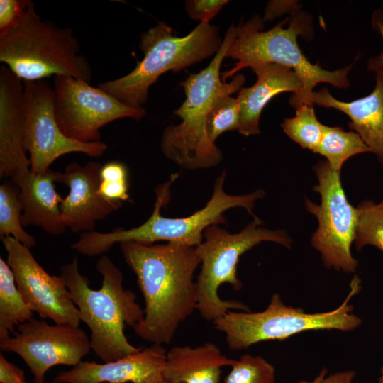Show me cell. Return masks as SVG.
Returning a JSON list of instances; mask_svg holds the SVG:
<instances>
[{
  "label": "cell",
  "instance_id": "1",
  "mask_svg": "<svg viewBox=\"0 0 383 383\" xmlns=\"http://www.w3.org/2000/svg\"><path fill=\"white\" fill-rule=\"evenodd\" d=\"M120 247L144 298V316L133 328L135 334L152 344H169L180 323L197 308L194 277L200 259L196 247L135 241Z\"/></svg>",
  "mask_w": 383,
  "mask_h": 383
},
{
  "label": "cell",
  "instance_id": "2",
  "mask_svg": "<svg viewBox=\"0 0 383 383\" xmlns=\"http://www.w3.org/2000/svg\"><path fill=\"white\" fill-rule=\"evenodd\" d=\"M311 21L303 12L293 14L271 29L263 31V19L255 16L235 26L234 38L226 57L237 60L233 68L221 73V79L233 78L239 71L267 64H277L292 69L301 78L303 89L298 96H292L290 105L298 109L311 102L313 89L319 83H328L335 87L347 88L348 74L352 65L334 71L323 69L309 61L297 43V37H309Z\"/></svg>",
  "mask_w": 383,
  "mask_h": 383
},
{
  "label": "cell",
  "instance_id": "3",
  "mask_svg": "<svg viewBox=\"0 0 383 383\" xmlns=\"http://www.w3.org/2000/svg\"><path fill=\"white\" fill-rule=\"evenodd\" d=\"M102 276L99 289L89 287L87 277L79 269L77 257L60 268L73 301L79 309L80 320L91 331V347L104 362H111L141 350L129 343L124 332L126 326L134 328L144 316L136 296L123 287V275L106 255L96 262Z\"/></svg>",
  "mask_w": 383,
  "mask_h": 383
},
{
  "label": "cell",
  "instance_id": "4",
  "mask_svg": "<svg viewBox=\"0 0 383 383\" xmlns=\"http://www.w3.org/2000/svg\"><path fill=\"white\" fill-rule=\"evenodd\" d=\"M235 32V26L232 24L209 65L198 73L189 74L180 83L186 99L174 111V114L182 122L164 129L160 148L166 157L183 168H209L222 160L220 149L208 137L206 121L216 103L223 96L238 92L245 81L244 75L237 74L228 83L222 81L220 74L221 64Z\"/></svg>",
  "mask_w": 383,
  "mask_h": 383
},
{
  "label": "cell",
  "instance_id": "5",
  "mask_svg": "<svg viewBox=\"0 0 383 383\" xmlns=\"http://www.w3.org/2000/svg\"><path fill=\"white\" fill-rule=\"evenodd\" d=\"M226 175L223 172L216 179L213 194L204 207L187 217H165L160 210L169 201L170 187L177 177L174 175L170 182L156 189L153 211L143 223L130 229L116 228L108 233L83 232L72 245V249L79 254L93 257L108 252L116 243L127 241L152 244L162 240L196 247L203 241L204 232L208 227L225 223V211L242 207L253 216L252 211L255 201L265 195L262 190L245 195L228 194L223 190Z\"/></svg>",
  "mask_w": 383,
  "mask_h": 383
},
{
  "label": "cell",
  "instance_id": "6",
  "mask_svg": "<svg viewBox=\"0 0 383 383\" xmlns=\"http://www.w3.org/2000/svg\"><path fill=\"white\" fill-rule=\"evenodd\" d=\"M0 62L23 81L65 75L90 83L92 77L73 30L43 21L31 0L21 19L0 35Z\"/></svg>",
  "mask_w": 383,
  "mask_h": 383
},
{
  "label": "cell",
  "instance_id": "7",
  "mask_svg": "<svg viewBox=\"0 0 383 383\" xmlns=\"http://www.w3.org/2000/svg\"><path fill=\"white\" fill-rule=\"evenodd\" d=\"M222 43L218 28L209 23L200 22L189 34L178 37L171 27L159 22L141 34L143 58L135 67L98 87L128 106L143 108L150 87L162 74L180 72L215 55Z\"/></svg>",
  "mask_w": 383,
  "mask_h": 383
},
{
  "label": "cell",
  "instance_id": "8",
  "mask_svg": "<svg viewBox=\"0 0 383 383\" xmlns=\"http://www.w3.org/2000/svg\"><path fill=\"white\" fill-rule=\"evenodd\" d=\"M350 287L345 299L331 311L306 313L301 308L286 305L279 294H274L262 311L231 310L212 323L225 335L231 350H244L262 341L283 340L307 331H350L362 324V320L353 313V305L349 304L361 289L358 277L352 279Z\"/></svg>",
  "mask_w": 383,
  "mask_h": 383
},
{
  "label": "cell",
  "instance_id": "9",
  "mask_svg": "<svg viewBox=\"0 0 383 383\" xmlns=\"http://www.w3.org/2000/svg\"><path fill=\"white\" fill-rule=\"evenodd\" d=\"M261 223V220L254 216L253 221L238 233H231L218 225L204 231L203 241L196 246V251L201 264L196 279V310L205 320L213 322L231 310L249 311V307L243 302L223 300L218 294L223 284H229L236 291L242 288L237 275L242 255L265 241L290 247L292 240L286 232L264 228Z\"/></svg>",
  "mask_w": 383,
  "mask_h": 383
},
{
  "label": "cell",
  "instance_id": "10",
  "mask_svg": "<svg viewBox=\"0 0 383 383\" xmlns=\"http://www.w3.org/2000/svg\"><path fill=\"white\" fill-rule=\"evenodd\" d=\"M318 183L313 190L321 195V204L305 200L306 209L315 215L318 227L311 238L312 246L321 253L328 268L354 272L358 262L351 253L358 220V211L348 201L340 172L332 170L327 161L314 167Z\"/></svg>",
  "mask_w": 383,
  "mask_h": 383
},
{
  "label": "cell",
  "instance_id": "11",
  "mask_svg": "<svg viewBox=\"0 0 383 383\" xmlns=\"http://www.w3.org/2000/svg\"><path fill=\"white\" fill-rule=\"evenodd\" d=\"M23 145L30 172L43 173L59 157L79 152L99 157L107 150L103 141L84 143L63 133L54 108L53 88L46 81H23L22 101Z\"/></svg>",
  "mask_w": 383,
  "mask_h": 383
},
{
  "label": "cell",
  "instance_id": "12",
  "mask_svg": "<svg viewBox=\"0 0 383 383\" xmlns=\"http://www.w3.org/2000/svg\"><path fill=\"white\" fill-rule=\"evenodd\" d=\"M54 108L61 131L84 143L101 141L100 129L123 118L140 121L144 107L128 106L99 88L72 77H53Z\"/></svg>",
  "mask_w": 383,
  "mask_h": 383
},
{
  "label": "cell",
  "instance_id": "13",
  "mask_svg": "<svg viewBox=\"0 0 383 383\" xmlns=\"http://www.w3.org/2000/svg\"><path fill=\"white\" fill-rule=\"evenodd\" d=\"M0 348L23 359L34 383H44L53 366L77 365L91 350L90 338L79 326L50 324L34 318L19 325L13 336L0 340Z\"/></svg>",
  "mask_w": 383,
  "mask_h": 383
},
{
  "label": "cell",
  "instance_id": "14",
  "mask_svg": "<svg viewBox=\"0 0 383 383\" xmlns=\"http://www.w3.org/2000/svg\"><path fill=\"white\" fill-rule=\"evenodd\" d=\"M16 286L25 301L43 318L79 326L80 314L61 276L49 274L30 249L11 236L1 239Z\"/></svg>",
  "mask_w": 383,
  "mask_h": 383
},
{
  "label": "cell",
  "instance_id": "15",
  "mask_svg": "<svg viewBox=\"0 0 383 383\" xmlns=\"http://www.w3.org/2000/svg\"><path fill=\"white\" fill-rule=\"evenodd\" d=\"M101 165L95 161L81 165L69 164L62 174L60 183L69 188L60 209L67 228L74 233L94 231L98 221L106 218L122 206V202L104 199L99 193V172Z\"/></svg>",
  "mask_w": 383,
  "mask_h": 383
},
{
  "label": "cell",
  "instance_id": "16",
  "mask_svg": "<svg viewBox=\"0 0 383 383\" xmlns=\"http://www.w3.org/2000/svg\"><path fill=\"white\" fill-rule=\"evenodd\" d=\"M23 81L6 66L0 67V177L18 184L30 173L23 145Z\"/></svg>",
  "mask_w": 383,
  "mask_h": 383
},
{
  "label": "cell",
  "instance_id": "17",
  "mask_svg": "<svg viewBox=\"0 0 383 383\" xmlns=\"http://www.w3.org/2000/svg\"><path fill=\"white\" fill-rule=\"evenodd\" d=\"M166 353L162 345L152 344L111 362L82 361L60 372L50 383H157L162 378Z\"/></svg>",
  "mask_w": 383,
  "mask_h": 383
},
{
  "label": "cell",
  "instance_id": "18",
  "mask_svg": "<svg viewBox=\"0 0 383 383\" xmlns=\"http://www.w3.org/2000/svg\"><path fill=\"white\" fill-rule=\"evenodd\" d=\"M257 82L251 87H242L237 99L240 106V121L238 131L245 136L260 133L261 113L276 95L292 91L298 96L303 89L299 74L292 69L277 64H267L252 69Z\"/></svg>",
  "mask_w": 383,
  "mask_h": 383
},
{
  "label": "cell",
  "instance_id": "19",
  "mask_svg": "<svg viewBox=\"0 0 383 383\" xmlns=\"http://www.w3.org/2000/svg\"><path fill=\"white\" fill-rule=\"evenodd\" d=\"M311 102L346 114L350 119V128L359 134L383 165V74H376L373 91L362 98L350 102L339 101L324 87L313 91Z\"/></svg>",
  "mask_w": 383,
  "mask_h": 383
},
{
  "label": "cell",
  "instance_id": "20",
  "mask_svg": "<svg viewBox=\"0 0 383 383\" xmlns=\"http://www.w3.org/2000/svg\"><path fill=\"white\" fill-rule=\"evenodd\" d=\"M62 174L50 168L40 174L30 172L18 184L23 227H38L53 235L65 232L67 228L60 209L63 198L55 189Z\"/></svg>",
  "mask_w": 383,
  "mask_h": 383
},
{
  "label": "cell",
  "instance_id": "21",
  "mask_svg": "<svg viewBox=\"0 0 383 383\" xmlns=\"http://www.w3.org/2000/svg\"><path fill=\"white\" fill-rule=\"evenodd\" d=\"M234 360L213 343L174 346L167 351L162 377L167 383H219L222 368Z\"/></svg>",
  "mask_w": 383,
  "mask_h": 383
},
{
  "label": "cell",
  "instance_id": "22",
  "mask_svg": "<svg viewBox=\"0 0 383 383\" xmlns=\"http://www.w3.org/2000/svg\"><path fill=\"white\" fill-rule=\"evenodd\" d=\"M33 318L19 292L11 267L0 258V340L10 336L16 326Z\"/></svg>",
  "mask_w": 383,
  "mask_h": 383
},
{
  "label": "cell",
  "instance_id": "23",
  "mask_svg": "<svg viewBox=\"0 0 383 383\" xmlns=\"http://www.w3.org/2000/svg\"><path fill=\"white\" fill-rule=\"evenodd\" d=\"M367 152L370 150L357 133L323 125V138L316 153L324 156L332 170L340 172L350 157Z\"/></svg>",
  "mask_w": 383,
  "mask_h": 383
},
{
  "label": "cell",
  "instance_id": "24",
  "mask_svg": "<svg viewBox=\"0 0 383 383\" xmlns=\"http://www.w3.org/2000/svg\"><path fill=\"white\" fill-rule=\"evenodd\" d=\"M20 190L11 182L0 185V237L11 236L29 249L36 245L34 237L22 224L23 204Z\"/></svg>",
  "mask_w": 383,
  "mask_h": 383
},
{
  "label": "cell",
  "instance_id": "25",
  "mask_svg": "<svg viewBox=\"0 0 383 383\" xmlns=\"http://www.w3.org/2000/svg\"><path fill=\"white\" fill-rule=\"evenodd\" d=\"M281 126L292 140L316 153L323 138V125L317 119L313 105L299 107L295 116L285 118Z\"/></svg>",
  "mask_w": 383,
  "mask_h": 383
},
{
  "label": "cell",
  "instance_id": "26",
  "mask_svg": "<svg viewBox=\"0 0 383 383\" xmlns=\"http://www.w3.org/2000/svg\"><path fill=\"white\" fill-rule=\"evenodd\" d=\"M358 220L354 244L357 250L374 245L383 252V199L378 204L365 201L357 206Z\"/></svg>",
  "mask_w": 383,
  "mask_h": 383
},
{
  "label": "cell",
  "instance_id": "27",
  "mask_svg": "<svg viewBox=\"0 0 383 383\" xmlns=\"http://www.w3.org/2000/svg\"><path fill=\"white\" fill-rule=\"evenodd\" d=\"M224 383H274L275 368L260 355L245 354L234 360Z\"/></svg>",
  "mask_w": 383,
  "mask_h": 383
},
{
  "label": "cell",
  "instance_id": "28",
  "mask_svg": "<svg viewBox=\"0 0 383 383\" xmlns=\"http://www.w3.org/2000/svg\"><path fill=\"white\" fill-rule=\"evenodd\" d=\"M240 121V106L237 98L227 95L221 98L209 113L206 121V133L215 143L223 132L238 130Z\"/></svg>",
  "mask_w": 383,
  "mask_h": 383
},
{
  "label": "cell",
  "instance_id": "29",
  "mask_svg": "<svg viewBox=\"0 0 383 383\" xmlns=\"http://www.w3.org/2000/svg\"><path fill=\"white\" fill-rule=\"evenodd\" d=\"M99 190L109 201L123 202L129 199L128 170L123 162L110 161L101 166Z\"/></svg>",
  "mask_w": 383,
  "mask_h": 383
},
{
  "label": "cell",
  "instance_id": "30",
  "mask_svg": "<svg viewBox=\"0 0 383 383\" xmlns=\"http://www.w3.org/2000/svg\"><path fill=\"white\" fill-rule=\"evenodd\" d=\"M228 3L227 0H187L185 10L191 18L209 23Z\"/></svg>",
  "mask_w": 383,
  "mask_h": 383
},
{
  "label": "cell",
  "instance_id": "31",
  "mask_svg": "<svg viewBox=\"0 0 383 383\" xmlns=\"http://www.w3.org/2000/svg\"><path fill=\"white\" fill-rule=\"evenodd\" d=\"M30 0L0 1V35L12 28L22 17Z\"/></svg>",
  "mask_w": 383,
  "mask_h": 383
},
{
  "label": "cell",
  "instance_id": "32",
  "mask_svg": "<svg viewBox=\"0 0 383 383\" xmlns=\"http://www.w3.org/2000/svg\"><path fill=\"white\" fill-rule=\"evenodd\" d=\"M372 27L378 32L383 38V11L377 9L374 11L372 15ZM367 70L374 72L376 74H383V51L374 57L370 58L367 62Z\"/></svg>",
  "mask_w": 383,
  "mask_h": 383
},
{
  "label": "cell",
  "instance_id": "33",
  "mask_svg": "<svg viewBox=\"0 0 383 383\" xmlns=\"http://www.w3.org/2000/svg\"><path fill=\"white\" fill-rule=\"evenodd\" d=\"M0 382L28 383L23 370L8 361L0 354Z\"/></svg>",
  "mask_w": 383,
  "mask_h": 383
},
{
  "label": "cell",
  "instance_id": "34",
  "mask_svg": "<svg viewBox=\"0 0 383 383\" xmlns=\"http://www.w3.org/2000/svg\"><path fill=\"white\" fill-rule=\"evenodd\" d=\"M327 374L328 369L323 367L312 381L300 380L297 383H355L353 379L356 373L354 370H344L328 375Z\"/></svg>",
  "mask_w": 383,
  "mask_h": 383
},
{
  "label": "cell",
  "instance_id": "35",
  "mask_svg": "<svg viewBox=\"0 0 383 383\" xmlns=\"http://www.w3.org/2000/svg\"><path fill=\"white\" fill-rule=\"evenodd\" d=\"M380 372H381V376L379 378L378 381H379V383H383V366L381 368Z\"/></svg>",
  "mask_w": 383,
  "mask_h": 383
},
{
  "label": "cell",
  "instance_id": "36",
  "mask_svg": "<svg viewBox=\"0 0 383 383\" xmlns=\"http://www.w3.org/2000/svg\"><path fill=\"white\" fill-rule=\"evenodd\" d=\"M157 383H167V382H166L164 380L163 377H162Z\"/></svg>",
  "mask_w": 383,
  "mask_h": 383
}]
</instances>
